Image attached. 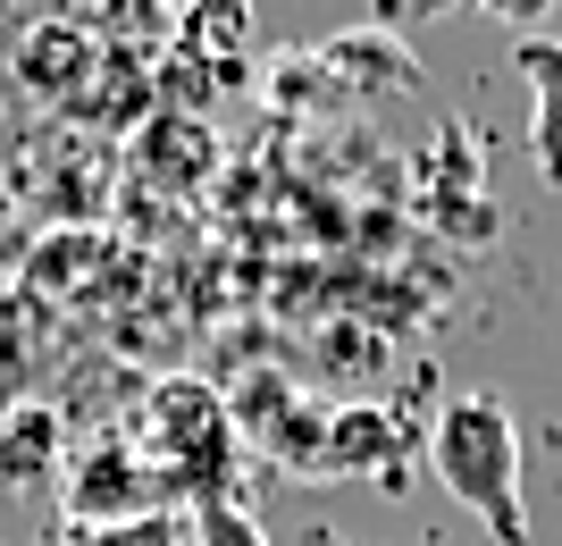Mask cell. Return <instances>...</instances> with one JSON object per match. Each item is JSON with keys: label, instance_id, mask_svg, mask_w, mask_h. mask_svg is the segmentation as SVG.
I'll use <instances>...</instances> for the list:
<instances>
[{"label": "cell", "instance_id": "obj_5", "mask_svg": "<svg viewBox=\"0 0 562 546\" xmlns=\"http://www.w3.org/2000/svg\"><path fill=\"white\" fill-rule=\"evenodd\" d=\"M446 9H462V0H386V18H395V25H420V18H446Z\"/></svg>", "mask_w": 562, "mask_h": 546}, {"label": "cell", "instance_id": "obj_2", "mask_svg": "<svg viewBox=\"0 0 562 546\" xmlns=\"http://www.w3.org/2000/svg\"><path fill=\"white\" fill-rule=\"evenodd\" d=\"M513 68H520V85H529V160H538V177L562 193V43L554 34H520Z\"/></svg>", "mask_w": 562, "mask_h": 546}, {"label": "cell", "instance_id": "obj_1", "mask_svg": "<svg viewBox=\"0 0 562 546\" xmlns=\"http://www.w3.org/2000/svg\"><path fill=\"white\" fill-rule=\"evenodd\" d=\"M428 479L462 504L495 546H529V497H520V421L495 387H462L428 421Z\"/></svg>", "mask_w": 562, "mask_h": 546}, {"label": "cell", "instance_id": "obj_4", "mask_svg": "<svg viewBox=\"0 0 562 546\" xmlns=\"http://www.w3.org/2000/svg\"><path fill=\"white\" fill-rule=\"evenodd\" d=\"M462 9H479V18H495V25H520V34H529L538 18H554L562 0H462Z\"/></svg>", "mask_w": 562, "mask_h": 546}, {"label": "cell", "instance_id": "obj_6", "mask_svg": "<svg viewBox=\"0 0 562 546\" xmlns=\"http://www.w3.org/2000/svg\"><path fill=\"white\" fill-rule=\"evenodd\" d=\"M218 546H260L252 522H235V513H218Z\"/></svg>", "mask_w": 562, "mask_h": 546}, {"label": "cell", "instance_id": "obj_3", "mask_svg": "<svg viewBox=\"0 0 562 546\" xmlns=\"http://www.w3.org/2000/svg\"><path fill=\"white\" fill-rule=\"evenodd\" d=\"M59 454V412L50 404H9L0 412V488H34Z\"/></svg>", "mask_w": 562, "mask_h": 546}]
</instances>
